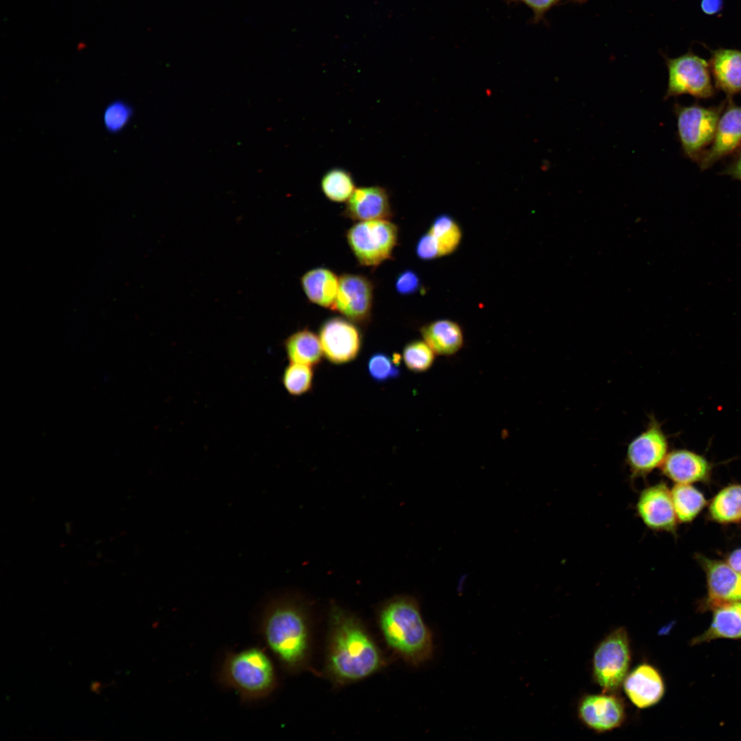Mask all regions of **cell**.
Masks as SVG:
<instances>
[{"label":"cell","mask_w":741,"mask_h":741,"mask_svg":"<svg viewBox=\"0 0 741 741\" xmlns=\"http://www.w3.org/2000/svg\"><path fill=\"white\" fill-rule=\"evenodd\" d=\"M630 661L628 636L625 628L620 627L598 644L593 655V678L604 692H613L623 684Z\"/></svg>","instance_id":"ba28073f"},{"label":"cell","mask_w":741,"mask_h":741,"mask_svg":"<svg viewBox=\"0 0 741 741\" xmlns=\"http://www.w3.org/2000/svg\"><path fill=\"white\" fill-rule=\"evenodd\" d=\"M220 679L225 685L236 690L244 701L263 698L277 685L273 663L263 650L257 647L227 653L221 668Z\"/></svg>","instance_id":"277c9868"},{"label":"cell","mask_w":741,"mask_h":741,"mask_svg":"<svg viewBox=\"0 0 741 741\" xmlns=\"http://www.w3.org/2000/svg\"><path fill=\"white\" fill-rule=\"evenodd\" d=\"M132 106L124 99H117L110 102L103 113V123L106 130L117 134L124 130L133 116Z\"/></svg>","instance_id":"4dcf8cb0"},{"label":"cell","mask_w":741,"mask_h":741,"mask_svg":"<svg viewBox=\"0 0 741 741\" xmlns=\"http://www.w3.org/2000/svg\"><path fill=\"white\" fill-rule=\"evenodd\" d=\"M707 574L709 604L713 608L741 601V574L727 563L703 561Z\"/></svg>","instance_id":"e0dca14e"},{"label":"cell","mask_w":741,"mask_h":741,"mask_svg":"<svg viewBox=\"0 0 741 741\" xmlns=\"http://www.w3.org/2000/svg\"><path fill=\"white\" fill-rule=\"evenodd\" d=\"M401 355H392L378 351L373 353L367 361V370L370 378L377 383L382 384L397 379L401 373Z\"/></svg>","instance_id":"83f0119b"},{"label":"cell","mask_w":741,"mask_h":741,"mask_svg":"<svg viewBox=\"0 0 741 741\" xmlns=\"http://www.w3.org/2000/svg\"><path fill=\"white\" fill-rule=\"evenodd\" d=\"M671 495L677 519L682 522L693 520L706 504L703 495L690 484H677Z\"/></svg>","instance_id":"cb8c5ba5"},{"label":"cell","mask_w":741,"mask_h":741,"mask_svg":"<svg viewBox=\"0 0 741 741\" xmlns=\"http://www.w3.org/2000/svg\"><path fill=\"white\" fill-rule=\"evenodd\" d=\"M583 3L587 0H510L511 2L523 3L533 12V23H539L543 19L545 14L554 6L562 1Z\"/></svg>","instance_id":"1f68e13d"},{"label":"cell","mask_w":741,"mask_h":741,"mask_svg":"<svg viewBox=\"0 0 741 741\" xmlns=\"http://www.w3.org/2000/svg\"><path fill=\"white\" fill-rule=\"evenodd\" d=\"M662 473L677 484H690L706 478L710 467L701 456L685 449L668 453L661 466Z\"/></svg>","instance_id":"d6986e66"},{"label":"cell","mask_w":741,"mask_h":741,"mask_svg":"<svg viewBox=\"0 0 741 741\" xmlns=\"http://www.w3.org/2000/svg\"><path fill=\"white\" fill-rule=\"evenodd\" d=\"M398 228L388 220L358 222L346 233L348 244L358 262L377 267L392 257Z\"/></svg>","instance_id":"8992f818"},{"label":"cell","mask_w":741,"mask_h":741,"mask_svg":"<svg viewBox=\"0 0 741 741\" xmlns=\"http://www.w3.org/2000/svg\"><path fill=\"white\" fill-rule=\"evenodd\" d=\"M314 375L312 366L290 362L283 371L282 383L290 395L299 396L311 389Z\"/></svg>","instance_id":"f546056e"},{"label":"cell","mask_w":741,"mask_h":741,"mask_svg":"<svg viewBox=\"0 0 741 741\" xmlns=\"http://www.w3.org/2000/svg\"><path fill=\"white\" fill-rule=\"evenodd\" d=\"M421 286L418 274L411 270H405L397 277L395 288L401 295H410L416 292Z\"/></svg>","instance_id":"d6a6232c"},{"label":"cell","mask_w":741,"mask_h":741,"mask_svg":"<svg viewBox=\"0 0 741 741\" xmlns=\"http://www.w3.org/2000/svg\"><path fill=\"white\" fill-rule=\"evenodd\" d=\"M423 340L436 355L449 356L457 353L464 345L460 325L449 319H439L420 328Z\"/></svg>","instance_id":"ffe728a7"},{"label":"cell","mask_w":741,"mask_h":741,"mask_svg":"<svg viewBox=\"0 0 741 741\" xmlns=\"http://www.w3.org/2000/svg\"><path fill=\"white\" fill-rule=\"evenodd\" d=\"M725 104L726 102L711 107L698 104H674L678 137L686 157L697 162L705 148L711 143Z\"/></svg>","instance_id":"5b68a950"},{"label":"cell","mask_w":741,"mask_h":741,"mask_svg":"<svg viewBox=\"0 0 741 741\" xmlns=\"http://www.w3.org/2000/svg\"><path fill=\"white\" fill-rule=\"evenodd\" d=\"M320 187L325 196L334 202L347 201L356 189L351 174L341 167L326 172L321 178Z\"/></svg>","instance_id":"4316f807"},{"label":"cell","mask_w":741,"mask_h":741,"mask_svg":"<svg viewBox=\"0 0 741 741\" xmlns=\"http://www.w3.org/2000/svg\"><path fill=\"white\" fill-rule=\"evenodd\" d=\"M436 353L423 340H412L403 349L401 358L406 368L415 373H424L434 364Z\"/></svg>","instance_id":"f1b7e54d"},{"label":"cell","mask_w":741,"mask_h":741,"mask_svg":"<svg viewBox=\"0 0 741 741\" xmlns=\"http://www.w3.org/2000/svg\"><path fill=\"white\" fill-rule=\"evenodd\" d=\"M428 231L437 244L440 257L454 252L461 242L462 231L460 226L447 214L436 217Z\"/></svg>","instance_id":"484cf974"},{"label":"cell","mask_w":741,"mask_h":741,"mask_svg":"<svg viewBox=\"0 0 741 741\" xmlns=\"http://www.w3.org/2000/svg\"><path fill=\"white\" fill-rule=\"evenodd\" d=\"M636 509L644 524L655 531L673 532L677 523L671 491L663 483L644 489L639 495Z\"/></svg>","instance_id":"4fadbf2b"},{"label":"cell","mask_w":741,"mask_h":741,"mask_svg":"<svg viewBox=\"0 0 741 741\" xmlns=\"http://www.w3.org/2000/svg\"><path fill=\"white\" fill-rule=\"evenodd\" d=\"M708 62L716 89L727 98L741 92V50L718 48L711 51Z\"/></svg>","instance_id":"ac0fdd59"},{"label":"cell","mask_w":741,"mask_h":741,"mask_svg":"<svg viewBox=\"0 0 741 741\" xmlns=\"http://www.w3.org/2000/svg\"><path fill=\"white\" fill-rule=\"evenodd\" d=\"M343 215L359 222L389 220L392 212L388 191L378 185L355 189L346 201Z\"/></svg>","instance_id":"9a60e30c"},{"label":"cell","mask_w":741,"mask_h":741,"mask_svg":"<svg viewBox=\"0 0 741 741\" xmlns=\"http://www.w3.org/2000/svg\"><path fill=\"white\" fill-rule=\"evenodd\" d=\"M727 563L741 574V549L733 551L727 558Z\"/></svg>","instance_id":"8d00e7d4"},{"label":"cell","mask_w":741,"mask_h":741,"mask_svg":"<svg viewBox=\"0 0 741 741\" xmlns=\"http://www.w3.org/2000/svg\"><path fill=\"white\" fill-rule=\"evenodd\" d=\"M668 73L664 97L689 94L698 99H708L715 93L709 62L692 51L676 58L665 57Z\"/></svg>","instance_id":"52a82bcc"},{"label":"cell","mask_w":741,"mask_h":741,"mask_svg":"<svg viewBox=\"0 0 741 741\" xmlns=\"http://www.w3.org/2000/svg\"><path fill=\"white\" fill-rule=\"evenodd\" d=\"M623 686L630 701L640 709L655 705L665 692L661 674L653 666L646 663L638 666L627 674Z\"/></svg>","instance_id":"2e32d148"},{"label":"cell","mask_w":741,"mask_h":741,"mask_svg":"<svg viewBox=\"0 0 741 741\" xmlns=\"http://www.w3.org/2000/svg\"><path fill=\"white\" fill-rule=\"evenodd\" d=\"M714 609L709 627L694 639V644L719 638H741V601L723 604Z\"/></svg>","instance_id":"7402d4cb"},{"label":"cell","mask_w":741,"mask_h":741,"mask_svg":"<svg viewBox=\"0 0 741 741\" xmlns=\"http://www.w3.org/2000/svg\"><path fill=\"white\" fill-rule=\"evenodd\" d=\"M284 347L287 358L292 363L314 366L322 362L324 355L319 336L308 329L297 331L287 337Z\"/></svg>","instance_id":"603a6c76"},{"label":"cell","mask_w":741,"mask_h":741,"mask_svg":"<svg viewBox=\"0 0 741 741\" xmlns=\"http://www.w3.org/2000/svg\"><path fill=\"white\" fill-rule=\"evenodd\" d=\"M305 603L298 597L283 596L266 607L261 632L268 648L290 672L306 667L310 655V630Z\"/></svg>","instance_id":"7a4b0ae2"},{"label":"cell","mask_w":741,"mask_h":741,"mask_svg":"<svg viewBox=\"0 0 741 741\" xmlns=\"http://www.w3.org/2000/svg\"><path fill=\"white\" fill-rule=\"evenodd\" d=\"M668 438L660 423L649 416L646 427L628 443L626 462L633 477H645L661 467L668 454Z\"/></svg>","instance_id":"9c48e42d"},{"label":"cell","mask_w":741,"mask_h":741,"mask_svg":"<svg viewBox=\"0 0 741 741\" xmlns=\"http://www.w3.org/2000/svg\"><path fill=\"white\" fill-rule=\"evenodd\" d=\"M416 253L417 257L423 260H431L440 257L437 244L429 231L418 240Z\"/></svg>","instance_id":"836d02e7"},{"label":"cell","mask_w":741,"mask_h":741,"mask_svg":"<svg viewBox=\"0 0 741 741\" xmlns=\"http://www.w3.org/2000/svg\"><path fill=\"white\" fill-rule=\"evenodd\" d=\"M727 100L710 147L705 149L696 162L701 170L709 168L741 147V106L733 104L731 98Z\"/></svg>","instance_id":"7c38bea8"},{"label":"cell","mask_w":741,"mask_h":741,"mask_svg":"<svg viewBox=\"0 0 741 741\" xmlns=\"http://www.w3.org/2000/svg\"><path fill=\"white\" fill-rule=\"evenodd\" d=\"M373 286L362 275L344 274L339 279L334 310L357 324H366L370 318Z\"/></svg>","instance_id":"8fae6325"},{"label":"cell","mask_w":741,"mask_h":741,"mask_svg":"<svg viewBox=\"0 0 741 741\" xmlns=\"http://www.w3.org/2000/svg\"><path fill=\"white\" fill-rule=\"evenodd\" d=\"M721 5V0H703L701 2L703 10L709 14L718 12Z\"/></svg>","instance_id":"d590c367"},{"label":"cell","mask_w":741,"mask_h":741,"mask_svg":"<svg viewBox=\"0 0 741 741\" xmlns=\"http://www.w3.org/2000/svg\"><path fill=\"white\" fill-rule=\"evenodd\" d=\"M301 285L311 303L333 309L339 279L332 271L324 268L311 270L302 277Z\"/></svg>","instance_id":"44dd1931"},{"label":"cell","mask_w":741,"mask_h":741,"mask_svg":"<svg viewBox=\"0 0 741 741\" xmlns=\"http://www.w3.org/2000/svg\"><path fill=\"white\" fill-rule=\"evenodd\" d=\"M377 622L388 648L408 663L418 667L432 657V634L416 598L397 595L386 600L378 609Z\"/></svg>","instance_id":"3957f363"},{"label":"cell","mask_w":741,"mask_h":741,"mask_svg":"<svg viewBox=\"0 0 741 741\" xmlns=\"http://www.w3.org/2000/svg\"><path fill=\"white\" fill-rule=\"evenodd\" d=\"M354 322L340 317L326 320L319 329L323 354L331 363L342 365L355 360L359 355L362 338Z\"/></svg>","instance_id":"30bf717a"},{"label":"cell","mask_w":741,"mask_h":741,"mask_svg":"<svg viewBox=\"0 0 741 741\" xmlns=\"http://www.w3.org/2000/svg\"><path fill=\"white\" fill-rule=\"evenodd\" d=\"M709 511L717 521L729 523L741 519V486L731 485L721 490L712 500Z\"/></svg>","instance_id":"d4e9b609"},{"label":"cell","mask_w":741,"mask_h":741,"mask_svg":"<svg viewBox=\"0 0 741 741\" xmlns=\"http://www.w3.org/2000/svg\"><path fill=\"white\" fill-rule=\"evenodd\" d=\"M578 713L587 727L598 733L619 727L625 718L622 701L609 694L586 695L579 703Z\"/></svg>","instance_id":"5bb4252c"},{"label":"cell","mask_w":741,"mask_h":741,"mask_svg":"<svg viewBox=\"0 0 741 741\" xmlns=\"http://www.w3.org/2000/svg\"><path fill=\"white\" fill-rule=\"evenodd\" d=\"M325 674L342 685L366 679L387 663L380 648L360 620L333 604L329 613Z\"/></svg>","instance_id":"6da1fadb"},{"label":"cell","mask_w":741,"mask_h":741,"mask_svg":"<svg viewBox=\"0 0 741 741\" xmlns=\"http://www.w3.org/2000/svg\"><path fill=\"white\" fill-rule=\"evenodd\" d=\"M720 174L730 176L735 179L741 180V149L738 150L732 161Z\"/></svg>","instance_id":"e575fe53"}]
</instances>
